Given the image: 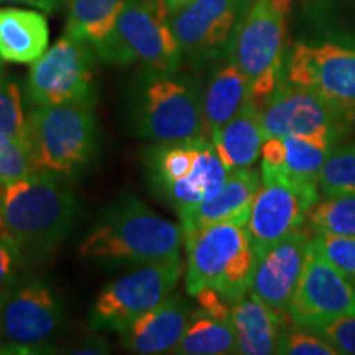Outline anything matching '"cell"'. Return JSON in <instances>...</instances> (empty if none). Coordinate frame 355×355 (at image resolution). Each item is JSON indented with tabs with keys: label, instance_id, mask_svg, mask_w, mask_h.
Wrapping results in <instances>:
<instances>
[{
	"label": "cell",
	"instance_id": "obj_1",
	"mask_svg": "<svg viewBox=\"0 0 355 355\" xmlns=\"http://www.w3.org/2000/svg\"><path fill=\"white\" fill-rule=\"evenodd\" d=\"M184 234L139 199L127 196L101 217L79 245V255L102 263L140 265L180 259Z\"/></svg>",
	"mask_w": 355,
	"mask_h": 355
},
{
	"label": "cell",
	"instance_id": "obj_2",
	"mask_svg": "<svg viewBox=\"0 0 355 355\" xmlns=\"http://www.w3.org/2000/svg\"><path fill=\"white\" fill-rule=\"evenodd\" d=\"M74 214L76 196L53 173L35 171L0 191V229L24 255L51 254L69 234Z\"/></svg>",
	"mask_w": 355,
	"mask_h": 355
},
{
	"label": "cell",
	"instance_id": "obj_3",
	"mask_svg": "<svg viewBox=\"0 0 355 355\" xmlns=\"http://www.w3.org/2000/svg\"><path fill=\"white\" fill-rule=\"evenodd\" d=\"M186 291L212 288L235 303L250 291L257 266L247 222L224 220L184 234Z\"/></svg>",
	"mask_w": 355,
	"mask_h": 355
},
{
	"label": "cell",
	"instance_id": "obj_4",
	"mask_svg": "<svg viewBox=\"0 0 355 355\" xmlns=\"http://www.w3.org/2000/svg\"><path fill=\"white\" fill-rule=\"evenodd\" d=\"M145 170L152 189L176 214L214 198L229 176L207 137L150 146L145 153Z\"/></svg>",
	"mask_w": 355,
	"mask_h": 355
},
{
	"label": "cell",
	"instance_id": "obj_5",
	"mask_svg": "<svg viewBox=\"0 0 355 355\" xmlns=\"http://www.w3.org/2000/svg\"><path fill=\"white\" fill-rule=\"evenodd\" d=\"M26 127L38 171L74 178L96 157L97 122L91 105H35Z\"/></svg>",
	"mask_w": 355,
	"mask_h": 355
},
{
	"label": "cell",
	"instance_id": "obj_6",
	"mask_svg": "<svg viewBox=\"0 0 355 355\" xmlns=\"http://www.w3.org/2000/svg\"><path fill=\"white\" fill-rule=\"evenodd\" d=\"M130 119L137 135L158 144L209 139L201 91L193 79L178 73H145L132 99Z\"/></svg>",
	"mask_w": 355,
	"mask_h": 355
},
{
	"label": "cell",
	"instance_id": "obj_7",
	"mask_svg": "<svg viewBox=\"0 0 355 355\" xmlns=\"http://www.w3.org/2000/svg\"><path fill=\"white\" fill-rule=\"evenodd\" d=\"M97 56L119 66L140 64L145 73H178L183 53L163 0H127Z\"/></svg>",
	"mask_w": 355,
	"mask_h": 355
},
{
	"label": "cell",
	"instance_id": "obj_8",
	"mask_svg": "<svg viewBox=\"0 0 355 355\" xmlns=\"http://www.w3.org/2000/svg\"><path fill=\"white\" fill-rule=\"evenodd\" d=\"M257 105L265 140L308 137L337 146L355 123V107L326 99L285 79Z\"/></svg>",
	"mask_w": 355,
	"mask_h": 355
},
{
	"label": "cell",
	"instance_id": "obj_9",
	"mask_svg": "<svg viewBox=\"0 0 355 355\" xmlns=\"http://www.w3.org/2000/svg\"><path fill=\"white\" fill-rule=\"evenodd\" d=\"M288 8L290 0H254L232 44L230 58L245 76L255 102L283 81Z\"/></svg>",
	"mask_w": 355,
	"mask_h": 355
},
{
	"label": "cell",
	"instance_id": "obj_10",
	"mask_svg": "<svg viewBox=\"0 0 355 355\" xmlns=\"http://www.w3.org/2000/svg\"><path fill=\"white\" fill-rule=\"evenodd\" d=\"M261 184L252 202L247 230L257 260L288 234L301 229L319 199L318 181L291 176L261 162Z\"/></svg>",
	"mask_w": 355,
	"mask_h": 355
},
{
	"label": "cell",
	"instance_id": "obj_11",
	"mask_svg": "<svg viewBox=\"0 0 355 355\" xmlns=\"http://www.w3.org/2000/svg\"><path fill=\"white\" fill-rule=\"evenodd\" d=\"M181 277V257L137 265L101 291L89 314V326L94 331L122 332L146 311L170 298Z\"/></svg>",
	"mask_w": 355,
	"mask_h": 355
},
{
	"label": "cell",
	"instance_id": "obj_12",
	"mask_svg": "<svg viewBox=\"0 0 355 355\" xmlns=\"http://www.w3.org/2000/svg\"><path fill=\"white\" fill-rule=\"evenodd\" d=\"M96 50L64 33L33 61L25 94L32 105L96 104Z\"/></svg>",
	"mask_w": 355,
	"mask_h": 355
},
{
	"label": "cell",
	"instance_id": "obj_13",
	"mask_svg": "<svg viewBox=\"0 0 355 355\" xmlns=\"http://www.w3.org/2000/svg\"><path fill=\"white\" fill-rule=\"evenodd\" d=\"M283 79L355 107V37L334 35L295 43L285 60Z\"/></svg>",
	"mask_w": 355,
	"mask_h": 355
},
{
	"label": "cell",
	"instance_id": "obj_14",
	"mask_svg": "<svg viewBox=\"0 0 355 355\" xmlns=\"http://www.w3.org/2000/svg\"><path fill=\"white\" fill-rule=\"evenodd\" d=\"M254 0H193L170 17L183 60L202 66L230 56Z\"/></svg>",
	"mask_w": 355,
	"mask_h": 355
},
{
	"label": "cell",
	"instance_id": "obj_15",
	"mask_svg": "<svg viewBox=\"0 0 355 355\" xmlns=\"http://www.w3.org/2000/svg\"><path fill=\"white\" fill-rule=\"evenodd\" d=\"M288 314L293 326L301 329L355 316V282L311 245Z\"/></svg>",
	"mask_w": 355,
	"mask_h": 355
},
{
	"label": "cell",
	"instance_id": "obj_16",
	"mask_svg": "<svg viewBox=\"0 0 355 355\" xmlns=\"http://www.w3.org/2000/svg\"><path fill=\"white\" fill-rule=\"evenodd\" d=\"M63 324V308L46 283L17 285L2 306V339L24 354L40 352L55 339Z\"/></svg>",
	"mask_w": 355,
	"mask_h": 355
},
{
	"label": "cell",
	"instance_id": "obj_17",
	"mask_svg": "<svg viewBox=\"0 0 355 355\" xmlns=\"http://www.w3.org/2000/svg\"><path fill=\"white\" fill-rule=\"evenodd\" d=\"M313 230L301 227L288 234L257 260L250 293L278 313L288 314L303 275Z\"/></svg>",
	"mask_w": 355,
	"mask_h": 355
},
{
	"label": "cell",
	"instance_id": "obj_18",
	"mask_svg": "<svg viewBox=\"0 0 355 355\" xmlns=\"http://www.w3.org/2000/svg\"><path fill=\"white\" fill-rule=\"evenodd\" d=\"M193 308L173 293L153 309L128 324L121 334L122 347L133 354H171L183 339Z\"/></svg>",
	"mask_w": 355,
	"mask_h": 355
},
{
	"label": "cell",
	"instance_id": "obj_19",
	"mask_svg": "<svg viewBox=\"0 0 355 355\" xmlns=\"http://www.w3.org/2000/svg\"><path fill=\"white\" fill-rule=\"evenodd\" d=\"M261 175L254 166L229 171L227 180L214 198L178 214L183 234L224 220L247 222L252 202L259 193Z\"/></svg>",
	"mask_w": 355,
	"mask_h": 355
},
{
	"label": "cell",
	"instance_id": "obj_20",
	"mask_svg": "<svg viewBox=\"0 0 355 355\" xmlns=\"http://www.w3.org/2000/svg\"><path fill=\"white\" fill-rule=\"evenodd\" d=\"M288 314L278 313L250 291L232 304L230 322L237 339V354H277L278 340L286 327Z\"/></svg>",
	"mask_w": 355,
	"mask_h": 355
},
{
	"label": "cell",
	"instance_id": "obj_21",
	"mask_svg": "<svg viewBox=\"0 0 355 355\" xmlns=\"http://www.w3.org/2000/svg\"><path fill=\"white\" fill-rule=\"evenodd\" d=\"M50 26L43 13L17 7L0 8V58L8 63L37 61L48 50Z\"/></svg>",
	"mask_w": 355,
	"mask_h": 355
},
{
	"label": "cell",
	"instance_id": "obj_22",
	"mask_svg": "<svg viewBox=\"0 0 355 355\" xmlns=\"http://www.w3.org/2000/svg\"><path fill=\"white\" fill-rule=\"evenodd\" d=\"M248 99L250 89L242 71L230 56L220 60L202 92L204 123L211 140L225 123L232 121Z\"/></svg>",
	"mask_w": 355,
	"mask_h": 355
},
{
	"label": "cell",
	"instance_id": "obj_23",
	"mask_svg": "<svg viewBox=\"0 0 355 355\" xmlns=\"http://www.w3.org/2000/svg\"><path fill=\"white\" fill-rule=\"evenodd\" d=\"M263 141L259 105L252 97L212 139L217 155L229 171L254 166L261 155Z\"/></svg>",
	"mask_w": 355,
	"mask_h": 355
},
{
	"label": "cell",
	"instance_id": "obj_24",
	"mask_svg": "<svg viewBox=\"0 0 355 355\" xmlns=\"http://www.w3.org/2000/svg\"><path fill=\"white\" fill-rule=\"evenodd\" d=\"M336 145L308 137L266 139L261 146V162L279 166L291 176L318 181L319 175Z\"/></svg>",
	"mask_w": 355,
	"mask_h": 355
},
{
	"label": "cell",
	"instance_id": "obj_25",
	"mask_svg": "<svg viewBox=\"0 0 355 355\" xmlns=\"http://www.w3.org/2000/svg\"><path fill=\"white\" fill-rule=\"evenodd\" d=\"M127 0H71L66 35L84 40L97 51L112 33Z\"/></svg>",
	"mask_w": 355,
	"mask_h": 355
},
{
	"label": "cell",
	"instance_id": "obj_26",
	"mask_svg": "<svg viewBox=\"0 0 355 355\" xmlns=\"http://www.w3.org/2000/svg\"><path fill=\"white\" fill-rule=\"evenodd\" d=\"M176 355L237 354V339L230 321L211 316L201 308L193 309L183 339L173 349Z\"/></svg>",
	"mask_w": 355,
	"mask_h": 355
},
{
	"label": "cell",
	"instance_id": "obj_27",
	"mask_svg": "<svg viewBox=\"0 0 355 355\" xmlns=\"http://www.w3.org/2000/svg\"><path fill=\"white\" fill-rule=\"evenodd\" d=\"M313 232H331L355 237V191L318 199L308 216Z\"/></svg>",
	"mask_w": 355,
	"mask_h": 355
},
{
	"label": "cell",
	"instance_id": "obj_28",
	"mask_svg": "<svg viewBox=\"0 0 355 355\" xmlns=\"http://www.w3.org/2000/svg\"><path fill=\"white\" fill-rule=\"evenodd\" d=\"M322 196L355 191V144L336 146L319 175Z\"/></svg>",
	"mask_w": 355,
	"mask_h": 355
},
{
	"label": "cell",
	"instance_id": "obj_29",
	"mask_svg": "<svg viewBox=\"0 0 355 355\" xmlns=\"http://www.w3.org/2000/svg\"><path fill=\"white\" fill-rule=\"evenodd\" d=\"M37 170L28 140L0 133V191Z\"/></svg>",
	"mask_w": 355,
	"mask_h": 355
},
{
	"label": "cell",
	"instance_id": "obj_30",
	"mask_svg": "<svg viewBox=\"0 0 355 355\" xmlns=\"http://www.w3.org/2000/svg\"><path fill=\"white\" fill-rule=\"evenodd\" d=\"M0 133L28 140V127L19 83L0 73Z\"/></svg>",
	"mask_w": 355,
	"mask_h": 355
},
{
	"label": "cell",
	"instance_id": "obj_31",
	"mask_svg": "<svg viewBox=\"0 0 355 355\" xmlns=\"http://www.w3.org/2000/svg\"><path fill=\"white\" fill-rule=\"evenodd\" d=\"M311 245L319 255L355 282V237L331 232H313Z\"/></svg>",
	"mask_w": 355,
	"mask_h": 355
},
{
	"label": "cell",
	"instance_id": "obj_32",
	"mask_svg": "<svg viewBox=\"0 0 355 355\" xmlns=\"http://www.w3.org/2000/svg\"><path fill=\"white\" fill-rule=\"evenodd\" d=\"M277 354L285 355H339V350L324 340L322 337L314 334L313 331L301 329H283L278 340Z\"/></svg>",
	"mask_w": 355,
	"mask_h": 355
},
{
	"label": "cell",
	"instance_id": "obj_33",
	"mask_svg": "<svg viewBox=\"0 0 355 355\" xmlns=\"http://www.w3.org/2000/svg\"><path fill=\"white\" fill-rule=\"evenodd\" d=\"M24 257L19 243L0 229V296H7L17 286Z\"/></svg>",
	"mask_w": 355,
	"mask_h": 355
},
{
	"label": "cell",
	"instance_id": "obj_34",
	"mask_svg": "<svg viewBox=\"0 0 355 355\" xmlns=\"http://www.w3.org/2000/svg\"><path fill=\"white\" fill-rule=\"evenodd\" d=\"M308 331L327 340L339 354L355 355V316L337 318L329 322L318 324Z\"/></svg>",
	"mask_w": 355,
	"mask_h": 355
},
{
	"label": "cell",
	"instance_id": "obj_35",
	"mask_svg": "<svg viewBox=\"0 0 355 355\" xmlns=\"http://www.w3.org/2000/svg\"><path fill=\"white\" fill-rule=\"evenodd\" d=\"M2 3H19V6H28L46 13L56 12V8L60 7V0H0V6H2Z\"/></svg>",
	"mask_w": 355,
	"mask_h": 355
},
{
	"label": "cell",
	"instance_id": "obj_36",
	"mask_svg": "<svg viewBox=\"0 0 355 355\" xmlns=\"http://www.w3.org/2000/svg\"><path fill=\"white\" fill-rule=\"evenodd\" d=\"M109 344L104 337H99V339H92L84 343L83 345L74 350V354H107L109 352Z\"/></svg>",
	"mask_w": 355,
	"mask_h": 355
},
{
	"label": "cell",
	"instance_id": "obj_37",
	"mask_svg": "<svg viewBox=\"0 0 355 355\" xmlns=\"http://www.w3.org/2000/svg\"><path fill=\"white\" fill-rule=\"evenodd\" d=\"M193 2V0H163V3H165V8L168 12V15H175L176 12H180L181 8H184L186 6H189V3Z\"/></svg>",
	"mask_w": 355,
	"mask_h": 355
},
{
	"label": "cell",
	"instance_id": "obj_38",
	"mask_svg": "<svg viewBox=\"0 0 355 355\" xmlns=\"http://www.w3.org/2000/svg\"><path fill=\"white\" fill-rule=\"evenodd\" d=\"M0 354H24V352H21L19 347H15V345L2 343V339H0Z\"/></svg>",
	"mask_w": 355,
	"mask_h": 355
},
{
	"label": "cell",
	"instance_id": "obj_39",
	"mask_svg": "<svg viewBox=\"0 0 355 355\" xmlns=\"http://www.w3.org/2000/svg\"><path fill=\"white\" fill-rule=\"evenodd\" d=\"M7 296H0V339H2V306Z\"/></svg>",
	"mask_w": 355,
	"mask_h": 355
},
{
	"label": "cell",
	"instance_id": "obj_40",
	"mask_svg": "<svg viewBox=\"0 0 355 355\" xmlns=\"http://www.w3.org/2000/svg\"><path fill=\"white\" fill-rule=\"evenodd\" d=\"M2 61L3 60H2V58H0V73H2Z\"/></svg>",
	"mask_w": 355,
	"mask_h": 355
}]
</instances>
